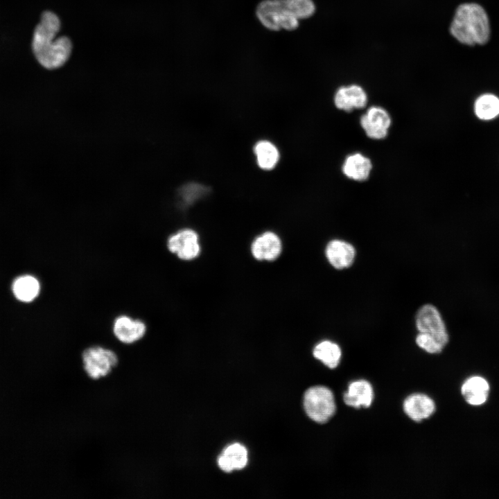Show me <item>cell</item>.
<instances>
[{
    "instance_id": "cell-1",
    "label": "cell",
    "mask_w": 499,
    "mask_h": 499,
    "mask_svg": "<svg viewBox=\"0 0 499 499\" xmlns=\"http://www.w3.org/2000/svg\"><path fill=\"white\" fill-rule=\"evenodd\" d=\"M60 28L58 17L51 11L44 12L35 28L33 51L39 63L46 69H55L68 60L72 50L69 38L56 37Z\"/></svg>"
},
{
    "instance_id": "cell-2",
    "label": "cell",
    "mask_w": 499,
    "mask_h": 499,
    "mask_svg": "<svg viewBox=\"0 0 499 499\" xmlns=\"http://www.w3.org/2000/svg\"><path fill=\"white\" fill-rule=\"evenodd\" d=\"M315 10L312 0H265L258 6L256 15L268 29L291 30L297 28L299 19L312 16Z\"/></svg>"
},
{
    "instance_id": "cell-3",
    "label": "cell",
    "mask_w": 499,
    "mask_h": 499,
    "mask_svg": "<svg viewBox=\"0 0 499 499\" xmlns=\"http://www.w3.org/2000/svg\"><path fill=\"white\" fill-rule=\"evenodd\" d=\"M450 32L462 44H485L490 37V24L485 10L476 3L459 5L450 24Z\"/></svg>"
},
{
    "instance_id": "cell-4",
    "label": "cell",
    "mask_w": 499,
    "mask_h": 499,
    "mask_svg": "<svg viewBox=\"0 0 499 499\" xmlns=\"http://www.w3.org/2000/svg\"><path fill=\"white\" fill-rule=\"evenodd\" d=\"M83 371L91 380L109 376L119 364V356L112 349L101 345L86 347L80 355Z\"/></svg>"
},
{
    "instance_id": "cell-5",
    "label": "cell",
    "mask_w": 499,
    "mask_h": 499,
    "mask_svg": "<svg viewBox=\"0 0 499 499\" xmlns=\"http://www.w3.org/2000/svg\"><path fill=\"white\" fill-rule=\"evenodd\" d=\"M304 406L307 415L319 423L327 422L336 411L333 392L322 385L311 387L306 391Z\"/></svg>"
},
{
    "instance_id": "cell-6",
    "label": "cell",
    "mask_w": 499,
    "mask_h": 499,
    "mask_svg": "<svg viewBox=\"0 0 499 499\" xmlns=\"http://www.w3.org/2000/svg\"><path fill=\"white\" fill-rule=\"evenodd\" d=\"M416 326L419 333L432 336L442 347L448 342V335L439 310L431 304L423 306L416 315Z\"/></svg>"
},
{
    "instance_id": "cell-7",
    "label": "cell",
    "mask_w": 499,
    "mask_h": 499,
    "mask_svg": "<svg viewBox=\"0 0 499 499\" xmlns=\"http://www.w3.org/2000/svg\"><path fill=\"white\" fill-rule=\"evenodd\" d=\"M166 246L170 253L183 261L195 259L200 252L198 235L191 229H182L171 234Z\"/></svg>"
},
{
    "instance_id": "cell-8",
    "label": "cell",
    "mask_w": 499,
    "mask_h": 499,
    "mask_svg": "<svg viewBox=\"0 0 499 499\" xmlns=\"http://www.w3.org/2000/svg\"><path fill=\"white\" fill-rule=\"evenodd\" d=\"M147 326L143 321L129 315L117 316L112 323V333L115 338L124 344H133L143 338Z\"/></svg>"
},
{
    "instance_id": "cell-9",
    "label": "cell",
    "mask_w": 499,
    "mask_h": 499,
    "mask_svg": "<svg viewBox=\"0 0 499 499\" xmlns=\"http://www.w3.org/2000/svg\"><path fill=\"white\" fill-rule=\"evenodd\" d=\"M360 123L368 137L382 139L387 135L391 118L383 107L372 106L361 116Z\"/></svg>"
},
{
    "instance_id": "cell-10",
    "label": "cell",
    "mask_w": 499,
    "mask_h": 499,
    "mask_svg": "<svg viewBox=\"0 0 499 499\" xmlns=\"http://www.w3.org/2000/svg\"><path fill=\"white\" fill-rule=\"evenodd\" d=\"M403 408L410 419L420 422L433 414L435 411V403L426 394H413L404 400Z\"/></svg>"
},
{
    "instance_id": "cell-11",
    "label": "cell",
    "mask_w": 499,
    "mask_h": 499,
    "mask_svg": "<svg viewBox=\"0 0 499 499\" xmlns=\"http://www.w3.org/2000/svg\"><path fill=\"white\" fill-rule=\"evenodd\" d=\"M334 103L339 110L349 112L353 109L364 108L367 103V96L360 86L351 85L341 87L337 90Z\"/></svg>"
},
{
    "instance_id": "cell-12",
    "label": "cell",
    "mask_w": 499,
    "mask_h": 499,
    "mask_svg": "<svg viewBox=\"0 0 499 499\" xmlns=\"http://www.w3.org/2000/svg\"><path fill=\"white\" fill-rule=\"evenodd\" d=\"M344 403L354 408H367L374 400V390L369 382L360 379L351 382L343 395Z\"/></svg>"
},
{
    "instance_id": "cell-13",
    "label": "cell",
    "mask_w": 499,
    "mask_h": 499,
    "mask_svg": "<svg viewBox=\"0 0 499 499\" xmlns=\"http://www.w3.org/2000/svg\"><path fill=\"white\" fill-rule=\"evenodd\" d=\"M281 242L279 236L271 231L263 233L252 243L251 251L253 256L259 261H273L281 252Z\"/></svg>"
},
{
    "instance_id": "cell-14",
    "label": "cell",
    "mask_w": 499,
    "mask_h": 499,
    "mask_svg": "<svg viewBox=\"0 0 499 499\" xmlns=\"http://www.w3.org/2000/svg\"><path fill=\"white\" fill-rule=\"evenodd\" d=\"M325 253L330 264L338 270L351 266L356 256L353 246L341 240L330 241L326 245Z\"/></svg>"
},
{
    "instance_id": "cell-15",
    "label": "cell",
    "mask_w": 499,
    "mask_h": 499,
    "mask_svg": "<svg viewBox=\"0 0 499 499\" xmlns=\"http://www.w3.org/2000/svg\"><path fill=\"white\" fill-rule=\"evenodd\" d=\"M489 390L488 381L480 376L468 378L461 387V394L464 399L471 405L484 404L488 399Z\"/></svg>"
},
{
    "instance_id": "cell-16",
    "label": "cell",
    "mask_w": 499,
    "mask_h": 499,
    "mask_svg": "<svg viewBox=\"0 0 499 499\" xmlns=\"http://www.w3.org/2000/svg\"><path fill=\"white\" fill-rule=\"evenodd\" d=\"M372 168L371 160L361 153L349 155L342 165V172L348 178L356 181H365Z\"/></svg>"
},
{
    "instance_id": "cell-17",
    "label": "cell",
    "mask_w": 499,
    "mask_h": 499,
    "mask_svg": "<svg viewBox=\"0 0 499 499\" xmlns=\"http://www.w3.org/2000/svg\"><path fill=\"white\" fill-rule=\"evenodd\" d=\"M247 463V451L245 446L238 443L227 447L218 459L219 467L227 473L235 469H242Z\"/></svg>"
},
{
    "instance_id": "cell-18",
    "label": "cell",
    "mask_w": 499,
    "mask_h": 499,
    "mask_svg": "<svg viewBox=\"0 0 499 499\" xmlns=\"http://www.w3.org/2000/svg\"><path fill=\"white\" fill-rule=\"evenodd\" d=\"M12 291L19 300L30 302L38 296L40 291V284L39 281L33 276H21L14 281Z\"/></svg>"
},
{
    "instance_id": "cell-19",
    "label": "cell",
    "mask_w": 499,
    "mask_h": 499,
    "mask_svg": "<svg viewBox=\"0 0 499 499\" xmlns=\"http://www.w3.org/2000/svg\"><path fill=\"white\" fill-rule=\"evenodd\" d=\"M259 166L263 170H271L276 166L279 159V152L272 142L261 140L257 142L254 148Z\"/></svg>"
},
{
    "instance_id": "cell-20",
    "label": "cell",
    "mask_w": 499,
    "mask_h": 499,
    "mask_svg": "<svg viewBox=\"0 0 499 499\" xmlns=\"http://www.w3.org/2000/svg\"><path fill=\"white\" fill-rule=\"evenodd\" d=\"M314 357L330 369L337 367L340 363L342 351L335 342L324 340L318 343L313 351Z\"/></svg>"
},
{
    "instance_id": "cell-21",
    "label": "cell",
    "mask_w": 499,
    "mask_h": 499,
    "mask_svg": "<svg viewBox=\"0 0 499 499\" xmlns=\"http://www.w3.org/2000/svg\"><path fill=\"white\" fill-rule=\"evenodd\" d=\"M474 112L478 118L489 121L499 115V98L492 94L480 96L474 103Z\"/></svg>"
},
{
    "instance_id": "cell-22",
    "label": "cell",
    "mask_w": 499,
    "mask_h": 499,
    "mask_svg": "<svg viewBox=\"0 0 499 499\" xmlns=\"http://www.w3.org/2000/svg\"><path fill=\"white\" fill-rule=\"evenodd\" d=\"M417 345L429 353H439L444 349L432 336L425 333H419L416 338Z\"/></svg>"
},
{
    "instance_id": "cell-23",
    "label": "cell",
    "mask_w": 499,
    "mask_h": 499,
    "mask_svg": "<svg viewBox=\"0 0 499 499\" xmlns=\"http://www.w3.org/2000/svg\"><path fill=\"white\" fill-rule=\"evenodd\" d=\"M206 189L199 184H188L181 191L182 198L187 202H193L204 194Z\"/></svg>"
}]
</instances>
